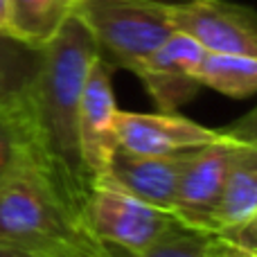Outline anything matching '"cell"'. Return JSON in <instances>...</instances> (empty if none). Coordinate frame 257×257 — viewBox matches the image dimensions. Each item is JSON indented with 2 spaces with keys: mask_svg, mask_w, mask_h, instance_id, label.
<instances>
[{
  "mask_svg": "<svg viewBox=\"0 0 257 257\" xmlns=\"http://www.w3.org/2000/svg\"><path fill=\"white\" fill-rule=\"evenodd\" d=\"M0 257H34V255H27V253H21V250H14V248H5V246H0Z\"/></svg>",
  "mask_w": 257,
  "mask_h": 257,
  "instance_id": "cell-21",
  "label": "cell"
},
{
  "mask_svg": "<svg viewBox=\"0 0 257 257\" xmlns=\"http://www.w3.org/2000/svg\"><path fill=\"white\" fill-rule=\"evenodd\" d=\"M41 61L43 50L32 48L9 34H0V106L27 97Z\"/></svg>",
  "mask_w": 257,
  "mask_h": 257,
  "instance_id": "cell-15",
  "label": "cell"
},
{
  "mask_svg": "<svg viewBox=\"0 0 257 257\" xmlns=\"http://www.w3.org/2000/svg\"><path fill=\"white\" fill-rule=\"evenodd\" d=\"M169 12L165 0H77L72 16L88 30L99 59L136 72L176 32Z\"/></svg>",
  "mask_w": 257,
  "mask_h": 257,
  "instance_id": "cell-3",
  "label": "cell"
},
{
  "mask_svg": "<svg viewBox=\"0 0 257 257\" xmlns=\"http://www.w3.org/2000/svg\"><path fill=\"white\" fill-rule=\"evenodd\" d=\"M0 246L34 257H113L86 228L81 203L43 160L0 187Z\"/></svg>",
  "mask_w": 257,
  "mask_h": 257,
  "instance_id": "cell-2",
  "label": "cell"
},
{
  "mask_svg": "<svg viewBox=\"0 0 257 257\" xmlns=\"http://www.w3.org/2000/svg\"><path fill=\"white\" fill-rule=\"evenodd\" d=\"M196 81L232 99H246L257 93V57L203 52L196 66Z\"/></svg>",
  "mask_w": 257,
  "mask_h": 257,
  "instance_id": "cell-14",
  "label": "cell"
},
{
  "mask_svg": "<svg viewBox=\"0 0 257 257\" xmlns=\"http://www.w3.org/2000/svg\"><path fill=\"white\" fill-rule=\"evenodd\" d=\"M117 104L113 93V68L104 59H95L86 79L77 117L79 154L88 176L106 174L108 163L120 149L117 142Z\"/></svg>",
  "mask_w": 257,
  "mask_h": 257,
  "instance_id": "cell-7",
  "label": "cell"
},
{
  "mask_svg": "<svg viewBox=\"0 0 257 257\" xmlns=\"http://www.w3.org/2000/svg\"><path fill=\"white\" fill-rule=\"evenodd\" d=\"M237 149L239 142L226 136L212 145L192 149L187 163L183 165L172 203V214L181 226L212 235L214 212L221 201L223 185Z\"/></svg>",
  "mask_w": 257,
  "mask_h": 257,
  "instance_id": "cell-5",
  "label": "cell"
},
{
  "mask_svg": "<svg viewBox=\"0 0 257 257\" xmlns=\"http://www.w3.org/2000/svg\"><path fill=\"white\" fill-rule=\"evenodd\" d=\"M217 237L205 235V232L190 230L185 226H178L167 237L156 241L142 253H122V250H113V257H208L214 246Z\"/></svg>",
  "mask_w": 257,
  "mask_h": 257,
  "instance_id": "cell-16",
  "label": "cell"
},
{
  "mask_svg": "<svg viewBox=\"0 0 257 257\" xmlns=\"http://www.w3.org/2000/svg\"><path fill=\"white\" fill-rule=\"evenodd\" d=\"M208 257H246V244L226 237H217Z\"/></svg>",
  "mask_w": 257,
  "mask_h": 257,
  "instance_id": "cell-18",
  "label": "cell"
},
{
  "mask_svg": "<svg viewBox=\"0 0 257 257\" xmlns=\"http://www.w3.org/2000/svg\"><path fill=\"white\" fill-rule=\"evenodd\" d=\"M205 50L183 32H174L133 75L140 77L147 93L160 113H176L183 104L196 97L201 84L196 66Z\"/></svg>",
  "mask_w": 257,
  "mask_h": 257,
  "instance_id": "cell-8",
  "label": "cell"
},
{
  "mask_svg": "<svg viewBox=\"0 0 257 257\" xmlns=\"http://www.w3.org/2000/svg\"><path fill=\"white\" fill-rule=\"evenodd\" d=\"M9 18H12V0H0V34H9Z\"/></svg>",
  "mask_w": 257,
  "mask_h": 257,
  "instance_id": "cell-19",
  "label": "cell"
},
{
  "mask_svg": "<svg viewBox=\"0 0 257 257\" xmlns=\"http://www.w3.org/2000/svg\"><path fill=\"white\" fill-rule=\"evenodd\" d=\"M172 25L205 52L257 57V9L230 0L172 3Z\"/></svg>",
  "mask_w": 257,
  "mask_h": 257,
  "instance_id": "cell-6",
  "label": "cell"
},
{
  "mask_svg": "<svg viewBox=\"0 0 257 257\" xmlns=\"http://www.w3.org/2000/svg\"><path fill=\"white\" fill-rule=\"evenodd\" d=\"M97 48L75 16L43 48L39 75L30 88L32 120L43 165L84 205L93 178L84 167L77 138L79 102Z\"/></svg>",
  "mask_w": 257,
  "mask_h": 257,
  "instance_id": "cell-1",
  "label": "cell"
},
{
  "mask_svg": "<svg viewBox=\"0 0 257 257\" xmlns=\"http://www.w3.org/2000/svg\"><path fill=\"white\" fill-rule=\"evenodd\" d=\"M190 154L192 151L167 156H138L117 149L104 176L138 199L172 212L178 178Z\"/></svg>",
  "mask_w": 257,
  "mask_h": 257,
  "instance_id": "cell-10",
  "label": "cell"
},
{
  "mask_svg": "<svg viewBox=\"0 0 257 257\" xmlns=\"http://www.w3.org/2000/svg\"><path fill=\"white\" fill-rule=\"evenodd\" d=\"M246 257H257V244H246Z\"/></svg>",
  "mask_w": 257,
  "mask_h": 257,
  "instance_id": "cell-22",
  "label": "cell"
},
{
  "mask_svg": "<svg viewBox=\"0 0 257 257\" xmlns=\"http://www.w3.org/2000/svg\"><path fill=\"white\" fill-rule=\"evenodd\" d=\"M219 128L203 126L178 113L117 111V142L126 154L167 156L192 151L221 140Z\"/></svg>",
  "mask_w": 257,
  "mask_h": 257,
  "instance_id": "cell-9",
  "label": "cell"
},
{
  "mask_svg": "<svg viewBox=\"0 0 257 257\" xmlns=\"http://www.w3.org/2000/svg\"><path fill=\"white\" fill-rule=\"evenodd\" d=\"M248 239H257V214H255V219H253V221H250L248 226H246V230L241 232V235H239V239H237V241H241V244H246V241H248Z\"/></svg>",
  "mask_w": 257,
  "mask_h": 257,
  "instance_id": "cell-20",
  "label": "cell"
},
{
  "mask_svg": "<svg viewBox=\"0 0 257 257\" xmlns=\"http://www.w3.org/2000/svg\"><path fill=\"white\" fill-rule=\"evenodd\" d=\"M77 0H12L9 36L43 50L75 14Z\"/></svg>",
  "mask_w": 257,
  "mask_h": 257,
  "instance_id": "cell-13",
  "label": "cell"
},
{
  "mask_svg": "<svg viewBox=\"0 0 257 257\" xmlns=\"http://www.w3.org/2000/svg\"><path fill=\"white\" fill-rule=\"evenodd\" d=\"M36 160L43 156L27 97L0 106V187Z\"/></svg>",
  "mask_w": 257,
  "mask_h": 257,
  "instance_id": "cell-12",
  "label": "cell"
},
{
  "mask_svg": "<svg viewBox=\"0 0 257 257\" xmlns=\"http://www.w3.org/2000/svg\"><path fill=\"white\" fill-rule=\"evenodd\" d=\"M257 214V147L241 145L232 158L221 201L214 212L212 235L239 239Z\"/></svg>",
  "mask_w": 257,
  "mask_h": 257,
  "instance_id": "cell-11",
  "label": "cell"
},
{
  "mask_svg": "<svg viewBox=\"0 0 257 257\" xmlns=\"http://www.w3.org/2000/svg\"><path fill=\"white\" fill-rule=\"evenodd\" d=\"M81 217L104 246L131 255L147 250L181 226L169 210L138 199L106 176L90 183Z\"/></svg>",
  "mask_w": 257,
  "mask_h": 257,
  "instance_id": "cell-4",
  "label": "cell"
},
{
  "mask_svg": "<svg viewBox=\"0 0 257 257\" xmlns=\"http://www.w3.org/2000/svg\"><path fill=\"white\" fill-rule=\"evenodd\" d=\"M219 131L226 138L235 142H241V145H255L257 147V106L250 108L246 115L237 117L235 122L221 126Z\"/></svg>",
  "mask_w": 257,
  "mask_h": 257,
  "instance_id": "cell-17",
  "label": "cell"
}]
</instances>
